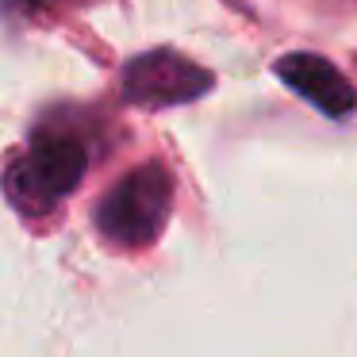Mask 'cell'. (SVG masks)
I'll list each match as a JSON object with an SVG mask.
<instances>
[{"mask_svg": "<svg viewBox=\"0 0 357 357\" xmlns=\"http://www.w3.org/2000/svg\"><path fill=\"white\" fill-rule=\"evenodd\" d=\"M89 169V146L77 131L66 127H39L27 150L8 169V196L20 211L39 215L81 185Z\"/></svg>", "mask_w": 357, "mask_h": 357, "instance_id": "obj_1", "label": "cell"}, {"mask_svg": "<svg viewBox=\"0 0 357 357\" xmlns=\"http://www.w3.org/2000/svg\"><path fill=\"white\" fill-rule=\"evenodd\" d=\"M173 200V177L162 162H146L131 169L96 208V227L108 242L127 250L150 246L162 234Z\"/></svg>", "mask_w": 357, "mask_h": 357, "instance_id": "obj_2", "label": "cell"}, {"mask_svg": "<svg viewBox=\"0 0 357 357\" xmlns=\"http://www.w3.org/2000/svg\"><path fill=\"white\" fill-rule=\"evenodd\" d=\"M211 73L204 66L188 62L177 50H150L123 66L119 93L135 108H173V104H192L211 93Z\"/></svg>", "mask_w": 357, "mask_h": 357, "instance_id": "obj_3", "label": "cell"}, {"mask_svg": "<svg viewBox=\"0 0 357 357\" xmlns=\"http://www.w3.org/2000/svg\"><path fill=\"white\" fill-rule=\"evenodd\" d=\"M273 73H277L296 96H303L311 108H319L331 119H342L357 108V89L338 73V66L319 58V54H303V50L284 54V58H277Z\"/></svg>", "mask_w": 357, "mask_h": 357, "instance_id": "obj_4", "label": "cell"}]
</instances>
